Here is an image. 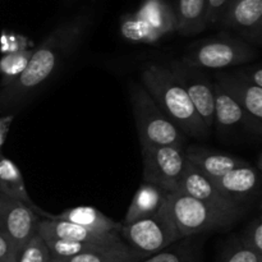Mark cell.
<instances>
[{
	"mask_svg": "<svg viewBox=\"0 0 262 262\" xmlns=\"http://www.w3.org/2000/svg\"><path fill=\"white\" fill-rule=\"evenodd\" d=\"M89 22V14H79L59 25L33 50L25 71L17 78L3 86L0 91V109L17 106L41 89L55 73L60 61L76 48Z\"/></svg>",
	"mask_w": 262,
	"mask_h": 262,
	"instance_id": "cell-1",
	"label": "cell"
},
{
	"mask_svg": "<svg viewBox=\"0 0 262 262\" xmlns=\"http://www.w3.org/2000/svg\"><path fill=\"white\" fill-rule=\"evenodd\" d=\"M142 86L161 112L183 135L206 137L209 130L192 105L188 94L170 68L151 64L142 72Z\"/></svg>",
	"mask_w": 262,
	"mask_h": 262,
	"instance_id": "cell-2",
	"label": "cell"
},
{
	"mask_svg": "<svg viewBox=\"0 0 262 262\" xmlns=\"http://www.w3.org/2000/svg\"><path fill=\"white\" fill-rule=\"evenodd\" d=\"M130 101L141 146L183 147L184 135L161 112L141 84H132Z\"/></svg>",
	"mask_w": 262,
	"mask_h": 262,
	"instance_id": "cell-3",
	"label": "cell"
},
{
	"mask_svg": "<svg viewBox=\"0 0 262 262\" xmlns=\"http://www.w3.org/2000/svg\"><path fill=\"white\" fill-rule=\"evenodd\" d=\"M164 205L181 239L232 227L237 222L181 192L166 193Z\"/></svg>",
	"mask_w": 262,
	"mask_h": 262,
	"instance_id": "cell-4",
	"label": "cell"
},
{
	"mask_svg": "<svg viewBox=\"0 0 262 262\" xmlns=\"http://www.w3.org/2000/svg\"><path fill=\"white\" fill-rule=\"evenodd\" d=\"M119 235L128 247L147 257L181 239L164 204L151 216L120 224Z\"/></svg>",
	"mask_w": 262,
	"mask_h": 262,
	"instance_id": "cell-5",
	"label": "cell"
},
{
	"mask_svg": "<svg viewBox=\"0 0 262 262\" xmlns=\"http://www.w3.org/2000/svg\"><path fill=\"white\" fill-rule=\"evenodd\" d=\"M255 56L256 50L246 41L229 36H219L200 42L181 61L205 71L239 66L248 63Z\"/></svg>",
	"mask_w": 262,
	"mask_h": 262,
	"instance_id": "cell-6",
	"label": "cell"
},
{
	"mask_svg": "<svg viewBox=\"0 0 262 262\" xmlns=\"http://www.w3.org/2000/svg\"><path fill=\"white\" fill-rule=\"evenodd\" d=\"M143 179L166 193L178 191L186 166L183 147L176 146H141Z\"/></svg>",
	"mask_w": 262,
	"mask_h": 262,
	"instance_id": "cell-7",
	"label": "cell"
},
{
	"mask_svg": "<svg viewBox=\"0 0 262 262\" xmlns=\"http://www.w3.org/2000/svg\"><path fill=\"white\" fill-rule=\"evenodd\" d=\"M177 192L193 197L211 209L230 217H234L235 220L241 219L246 212L243 205L228 199L222 192L217 191L211 181L187 160Z\"/></svg>",
	"mask_w": 262,
	"mask_h": 262,
	"instance_id": "cell-8",
	"label": "cell"
},
{
	"mask_svg": "<svg viewBox=\"0 0 262 262\" xmlns=\"http://www.w3.org/2000/svg\"><path fill=\"white\" fill-rule=\"evenodd\" d=\"M37 214L23 202L0 193V232L12 242L17 253L37 233Z\"/></svg>",
	"mask_w": 262,
	"mask_h": 262,
	"instance_id": "cell-9",
	"label": "cell"
},
{
	"mask_svg": "<svg viewBox=\"0 0 262 262\" xmlns=\"http://www.w3.org/2000/svg\"><path fill=\"white\" fill-rule=\"evenodd\" d=\"M170 69L188 94L200 119L210 130L214 127V83L207 78L204 71L187 66L183 61H176Z\"/></svg>",
	"mask_w": 262,
	"mask_h": 262,
	"instance_id": "cell-10",
	"label": "cell"
},
{
	"mask_svg": "<svg viewBox=\"0 0 262 262\" xmlns=\"http://www.w3.org/2000/svg\"><path fill=\"white\" fill-rule=\"evenodd\" d=\"M37 234L42 239H67L99 246H115L124 243L119 233H99L81 225L63 220H41L37 224Z\"/></svg>",
	"mask_w": 262,
	"mask_h": 262,
	"instance_id": "cell-11",
	"label": "cell"
},
{
	"mask_svg": "<svg viewBox=\"0 0 262 262\" xmlns=\"http://www.w3.org/2000/svg\"><path fill=\"white\" fill-rule=\"evenodd\" d=\"M220 25L237 31L245 38L260 43L262 0H230Z\"/></svg>",
	"mask_w": 262,
	"mask_h": 262,
	"instance_id": "cell-12",
	"label": "cell"
},
{
	"mask_svg": "<svg viewBox=\"0 0 262 262\" xmlns=\"http://www.w3.org/2000/svg\"><path fill=\"white\" fill-rule=\"evenodd\" d=\"M214 125L220 135H230L239 128H253L232 92L219 81L214 82Z\"/></svg>",
	"mask_w": 262,
	"mask_h": 262,
	"instance_id": "cell-13",
	"label": "cell"
},
{
	"mask_svg": "<svg viewBox=\"0 0 262 262\" xmlns=\"http://www.w3.org/2000/svg\"><path fill=\"white\" fill-rule=\"evenodd\" d=\"M210 181L217 191L241 205H245L247 200L256 196L261 187L260 171L248 164Z\"/></svg>",
	"mask_w": 262,
	"mask_h": 262,
	"instance_id": "cell-14",
	"label": "cell"
},
{
	"mask_svg": "<svg viewBox=\"0 0 262 262\" xmlns=\"http://www.w3.org/2000/svg\"><path fill=\"white\" fill-rule=\"evenodd\" d=\"M216 79L224 84L239 102L247 115L253 132L261 133L262 129V89L251 84L238 74L217 73Z\"/></svg>",
	"mask_w": 262,
	"mask_h": 262,
	"instance_id": "cell-15",
	"label": "cell"
},
{
	"mask_svg": "<svg viewBox=\"0 0 262 262\" xmlns=\"http://www.w3.org/2000/svg\"><path fill=\"white\" fill-rule=\"evenodd\" d=\"M33 211L37 215H41L45 219L49 220H63V222L72 223V224L81 225V227L87 228L90 230L99 233H119L120 224L114 222L113 219L107 217L106 215L102 214L97 209L90 206H78L73 209H68L60 214H49V212L42 211L40 207L36 206Z\"/></svg>",
	"mask_w": 262,
	"mask_h": 262,
	"instance_id": "cell-16",
	"label": "cell"
},
{
	"mask_svg": "<svg viewBox=\"0 0 262 262\" xmlns=\"http://www.w3.org/2000/svg\"><path fill=\"white\" fill-rule=\"evenodd\" d=\"M186 160L201 171L209 179L219 178L225 173L241 166L247 165L245 160L237 156L223 152H214L201 147H191L184 152Z\"/></svg>",
	"mask_w": 262,
	"mask_h": 262,
	"instance_id": "cell-17",
	"label": "cell"
},
{
	"mask_svg": "<svg viewBox=\"0 0 262 262\" xmlns=\"http://www.w3.org/2000/svg\"><path fill=\"white\" fill-rule=\"evenodd\" d=\"M136 17L142 20L156 38L177 30V18L174 9L165 0H146Z\"/></svg>",
	"mask_w": 262,
	"mask_h": 262,
	"instance_id": "cell-18",
	"label": "cell"
},
{
	"mask_svg": "<svg viewBox=\"0 0 262 262\" xmlns=\"http://www.w3.org/2000/svg\"><path fill=\"white\" fill-rule=\"evenodd\" d=\"M174 13L177 18V31L181 35H197L209 27L207 0H177Z\"/></svg>",
	"mask_w": 262,
	"mask_h": 262,
	"instance_id": "cell-19",
	"label": "cell"
},
{
	"mask_svg": "<svg viewBox=\"0 0 262 262\" xmlns=\"http://www.w3.org/2000/svg\"><path fill=\"white\" fill-rule=\"evenodd\" d=\"M165 196L166 192L163 189L145 182L133 196L123 224H130L158 212L165 201Z\"/></svg>",
	"mask_w": 262,
	"mask_h": 262,
	"instance_id": "cell-20",
	"label": "cell"
},
{
	"mask_svg": "<svg viewBox=\"0 0 262 262\" xmlns=\"http://www.w3.org/2000/svg\"><path fill=\"white\" fill-rule=\"evenodd\" d=\"M202 245L201 235L183 238L140 262H201Z\"/></svg>",
	"mask_w": 262,
	"mask_h": 262,
	"instance_id": "cell-21",
	"label": "cell"
},
{
	"mask_svg": "<svg viewBox=\"0 0 262 262\" xmlns=\"http://www.w3.org/2000/svg\"><path fill=\"white\" fill-rule=\"evenodd\" d=\"M0 193L10 199L18 200L30 206L31 209L36 207L28 194L25 179L18 166L12 160L5 158L2 152H0Z\"/></svg>",
	"mask_w": 262,
	"mask_h": 262,
	"instance_id": "cell-22",
	"label": "cell"
},
{
	"mask_svg": "<svg viewBox=\"0 0 262 262\" xmlns=\"http://www.w3.org/2000/svg\"><path fill=\"white\" fill-rule=\"evenodd\" d=\"M147 258V256L136 252L125 243L117 246L100 247L82 255L73 256L63 260H51L55 262H140Z\"/></svg>",
	"mask_w": 262,
	"mask_h": 262,
	"instance_id": "cell-23",
	"label": "cell"
},
{
	"mask_svg": "<svg viewBox=\"0 0 262 262\" xmlns=\"http://www.w3.org/2000/svg\"><path fill=\"white\" fill-rule=\"evenodd\" d=\"M49 251L51 253L53 260H63V258L73 257V256L82 255V253L90 252L100 247H107V246L91 245V243L74 242V241L67 239H43ZM122 245V243H120ZM117 246V245H115Z\"/></svg>",
	"mask_w": 262,
	"mask_h": 262,
	"instance_id": "cell-24",
	"label": "cell"
},
{
	"mask_svg": "<svg viewBox=\"0 0 262 262\" xmlns=\"http://www.w3.org/2000/svg\"><path fill=\"white\" fill-rule=\"evenodd\" d=\"M32 53L33 50L13 51V53L7 54L0 60V73L4 77L3 78L4 82L2 83V86H5L7 83H9L10 81L17 78L25 71Z\"/></svg>",
	"mask_w": 262,
	"mask_h": 262,
	"instance_id": "cell-25",
	"label": "cell"
},
{
	"mask_svg": "<svg viewBox=\"0 0 262 262\" xmlns=\"http://www.w3.org/2000/svg\"><path fill=\"white\" fill-rule=\"evenodd\" d=\"M17 262H51V253L45 241L36 233L18 255Z\"/></svg>",
	"mask_w": 262,
	"mask_h": 262,
	"instance_id": "cell-26",
	"label": "cell"
},
{
	"mask_svg": "<svg viewBox=\"0 0 262 262\" xmlns=\"http://www.w3.org/2000/svg\"><path fill=\"white\" fill-rule=\"evenodd\" d=\"M217 262H262V256L248 250L242 245L239 238L235 237L223 251Z\"/></svg>",
	"mask_w": 262,
	"mask_h": 262,
	"instance_id": "cell-27",
	"label": "cell"
},
{
	"mask_svg": "<svg viewBox=\"0 0 262 262\" xmlns=\"http://www.w3.org/2000/svg\"><path fill=\"white\" fill-rule=\"evenodd\" d=\"M122 32L130 41H146V42H151V41L158 40L155 37V35L150 31V28L142 20L138 19L136 15L128 17L127 19L123 20Z\"/></svg>",
	"mask_w": 262,
	"mask_h": 262,
	"instance_id": "cell-28",
	"label": "cell"
},
{
	"mask_svg": "<svg viewBox=\"0 0 262 262\" xmlns=\"http://www.w3.org/2000/svg\"><path fill=\"white\" fill-rule=\"evenodd\" d=\"M239 241L245 247L262 256V219L257 216L255 220L248 223L247 227L239 235Z\"/></svg>",
	"mask_w": 262,
	"mask_h": 262,
	"instance_id": "cell-29",
	"label": "cell"
},
{
	"mask_svg": "<svg viewBox=\"0 0 262 262\" xmlns=\"http://www.w3.org/2000/svg\"><path fill=\"white\" fill-rule=\"evenodd\" d=\"M230 0H207V25H220Z\"/></svg>",
	"mask_w": 262,
	"mask_h": 262,
	"instance_id": "cell-30",
	"label": "cell"
},
{
	"mask_svg": "<svg viewBox=\"0 0 262 262\" xmlns=\"http://www.w3.org/2000/svg\"><path fill=\"white\" fill-rule=\"evenodd\" d=\"M235 74L243 78L245 81L250 82L251 84L261 87L262 89V67L261 66H253V67H246V68L239 69L235 72Z\"/></svg>",
	"mask_w": 262,
	"mask_h": 262,
	"instance_id": "cell-31",
	"label": "cell"
},
{
	"mask_svg": "<svg viewBox=\"0 0 262 262\" xmlns=\"http://www.w3.org/2000/svg\"><path fill=\"white\" fill-rule=\"evenodd\" d=\"M18 253L12 242L0 232V262H17Z\"/></svg>",
	"mask_w": 262,
	"mask_h": 262,
	"instance_id": "cell-32",
	"label": "cell"
},
{
	"mask_svg": "<svg viewBox=\"0 0 262 262\" xmlns=\"http://www.w3.org/2000/svg\"><path fill=\"white\" fill-rule=\"evenodd\" d=\"M13 119H14V115H7V117L0 118V148H2L5 140H7L8 132H9Z\"/></svg>",
	"mask_w": 262,
	"mask_h": 262,
	"instance_id": "cell-33",
	"label": "cell"
},
{
	"mask_svg": "<svg viewBox=\"0 0 262 262\" xmlns=\"http://www.w3.org/2000/svg\"><path fill=\"white\" fill-rule=\"evenodd\" d=\"M51 262H55V261H53V260H51Z\"/></svg>",
	"mask_w": 262,
	"mask_h": 262,
	"instance_id": "cell-34",
	"label": "cell"
}]
</instances>
